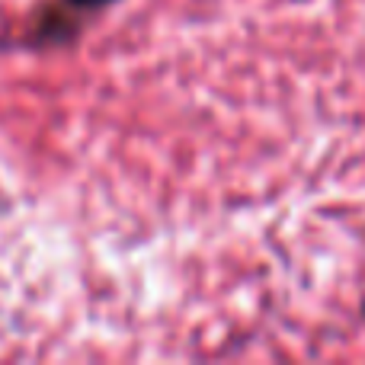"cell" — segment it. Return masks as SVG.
<instances>
[{
	"label": "cell",
	"instance_id": "cell-1",
	"mask_svg": "<svg viewBox=\"0 0 365 365\" xmlns=\"http://www.w3.org/2000/svg\"><path fill=\"white\" fill-rule=\"evenodd\" d=\"M115 0H51L32 16L26 42L36 48H61L81 36L83 23L113 6Z\"/></svg>",
	"mask_w": 365,
	"mask_h": 365
}]
</instances>
